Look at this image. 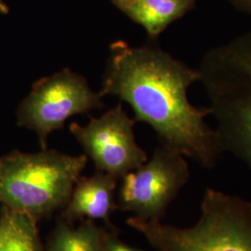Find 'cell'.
<instances>
[{
    "label": "cell",
    "instance_id": "obj_1",
    "mask_svg": "<svg viewBox=\"0 0 251 251\" xmlns=\"http://www.w3.org/2000/svg\"><path fill=\"white\" fill-rule=\"evenodd\" d=\"M199 79L198 69L160 48L118 40L110 46L100 94L127 102L135 120L151 126L162 145L212 169L224 152L215 128L206 123L211 111L194 106L187 96Z\"/></svg>",
    "mask_w": 251,
    "mask_h": 251
},
{
    "label": "cell",
    "instance_id": "obj_2",
    "mask_svg": "<svg viewBox=\"0 0 251 251\" xmlns=\"http://www.w3.org/2000/svg\"><path fill=\"white\" fill-rule=\"evenodd\" d=\"M198 70L223 152L251 171V29L207 50Z\"/></svg>",
    "mask_w": 251,
    "mask_h": 251
},
{
    "label": "cell",
    "instance_id": "obj_3",
    "mask_svg": "<svg viewBox=\"0 0 251 251\" xmlns=\"http://www.w3.org/2000/svg\"><path fill=\"white\" fill-rule=\"evenodd\" d=\"M86 154L12 152L0 158V203L36 221L62 210L88 164Z\"/></svg>",
    "mask_w": 251,
    "mask_h": 251
},
{
    "label": "cell",
    "instance_id": "obj_4",
    "mask_svg": "<svg viewBox=\"0 0 251 251\" xmlns=\"http://www.w3.org/2000/svg\"><path fill=\"white\" fill-rule=\"evenodd\" d=\"M196 225L180 228L134 216L126 225L157 251H251V201L206 188Z\"/></svg>",
    "mask_w": 251,
    "mask_h": 251
},
{
    "label": "cell",
    "instance_id": "obj_5",
    "mask_svg": "<svg viewBox=\"0 0 251 251\" xmlns=\"http://www.w3.org/2000/svg\"><path fill=\"white\" fill-rule=\"evenodd\" d=\"M100 92L87 79L63 69L36 81L18 109V125L36 132L41 149H47L50 133L61 129L70 117L104 106Z\"/></svg>",
    "mask_w": 251,
    "mask_h": 251
},
{
    "label": "cell",
    "instance_id": "obj_6",
    "mask_svg": "<svg viewBox=\"0 0 251 251\" xmlns=\"http://www.w3.org/2000/svg\"><path fill=\"white\" fill-rule=\"evenodd\" d=\"M189 179L185 156L161 144L150 159L121 179L117 208L141 220L160 222Z\"/></svg>",
    "mask_w": 251,
    "mask_h": 251
},
{
    "label": "cell",
    "instance_id": "obj_7",
    "mask_svg": "<svg viewBox=\"0 0 251 251\" xmlns=\"http://www.w3.org/2000/svg\"><path fill=\"white\" fill-rule=\"evenodd\" d=\"M135 122L118 103L99 118L90 117L88 125L72 123L69 128L96 171L121 179L148 160L136 143Z\"/></svg>",
    "mask_w": 251,
    "mask_h": 251
},
{
    "label": "cell",
    "instance_id": "obj_8",
    "mask_svg": "<svg viewBox=\"0 0 251 251\" xmlns=\"http://www.w3.org/2000/svg\"><path fill=\"white\" fill-rule=\"evenodd\" d=\"M119 179L96 171L90 176H80L62 209L60 219L69 224L77 220L103 221L110 229L111 216L117 209L116 190Z\"/></svg>",
    "mask_w": 251,
    "mask_h": 251
},
{
    "label": "cell",
    "instance_id": "obj_9",
    "mask_svg": "<svg viewBox=\"0 0 251 251\" xmlns=\"http://www.w3.org/2000/svg\"><path fill=\"white\" fill-rule=\"evenodd\" d=\"M196 0H136L124 10L148 36L155 38L176 20L194 8Z\"/></svg>",
    "mask_w": 251,
    "mask_h": 251
},
{
    "label": "cell",
    "instance_id": "obj_10",
    "mask_svg": "<svg viewBox=\"0 0 251 251\" xmlns=\"http://www.w3.org/2000/svg\"><path fill=\"white\" fill-rule=\"evenodd\" d=\"M107 233L91 220L74 227L60 219L47 239L45 251H104Z\"/></svg>",
    "mask_w": 251,
    "mask_h": 251
},
{
    "label": "cell",
    "instance_id": "obj_11",
    "mask_svg": "<svg viewBox=\"0 0 251 251\" xmlns=\"http://www.w3.org/2000/svg\"><path fill=\"white\" fill-rule=\"evenodd\" d=\"M0 251H45L37 221L3 206L0 212Z\"/></svg>",
    "mask_w": 251,
    "mask_h": 251
},
{
    "label": "cell",
    "instance_id": "obj_12",
    "mask_svg": "<svg viewBox=\"0 0 251 251\" xmlns=\"http://www.w3.org/2000/svg\"><path fill=\"white\" fill-rule=\"evenodd\" d=\"M104 251H146L141 249H137L132 246L127 245L126 243L121 241L118 238L115 229L108 230L107 235L105 238Z\"/></svg>",
    "mask_w": 251,
    "mask_h": 251
},
{
    "label": "cell",
    "instance_id": "obj_13",
    "mask_svg": "<svg viewBox=\"0 0 251 251\" xmlns=\"http://www.w3.org/2000/svg\"><path fill=\"white\" fill-rule=\"evenodd\" d=\"M237 10L251 14V0H229Z\"/></svg>",
    "mask_w": 251,
    "mask_h": 251
},
{
    "label": "cell",
    "instance_id": "obj_14",
    "mask_svg": "<svg viewBox=\"0 0 251 251\" xmlns=\"http://www.w3.org/2000/svg\"><path fill=\"white\" fill-rule=\"evenodd\" d=\"M113 1L118 8H120L124 11L126 8L132 5L136 0H113Z\"/></svg>",
    "mask_w": 251,
    "mask_h": 251
},
{
    "label": "cell",
    "instance_id": "obj_15",
    "mask_svg": "<svg viewBox=\"0 0 251 251\" xmlns=\"http://www.w3.org/2000/svg\"><path fill=\"white\" fill-rule=\"evenodd\" d=\"M8 12H9L8 7L6 6V4H5L4 2H2V1L0 0V13L6 14V13H8Z\"/></svg>",
    "mask_w": 251,
    "mask_h": 251
}]
</instances>
